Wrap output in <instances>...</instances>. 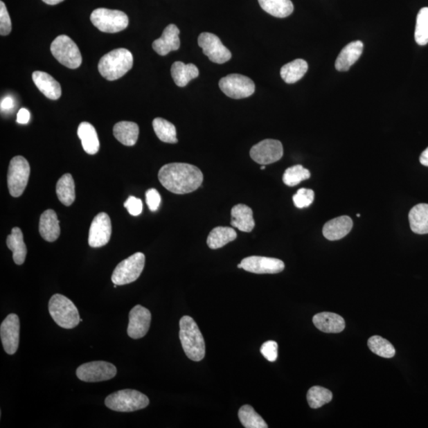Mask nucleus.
<instances>
[{
    "label": "nucleus",
    "mask_w": 428,
    "mask_h": 428,
    "mask_svg": "<svg viewBox=\"0 0 428 428\" xmlns=\"http://www.w3.org/2000/svg\"><path fill=\"white\" fill-rule=\"evenodd\" d=\"M161 184L175 195L191 193L199 189L203 174L196 166L185 163H172L163 166L158 173Z\"/></svg>",
    "instance_id": "f257e3e1"
},
{
    "label": "nucleus",
    "mask_w": 428,
    "mask_h": 428,
    "mask_svg": "<svg viewBox=\"0 0 428 428\" xmlns=\"http://www.w3.org/2000/svg\"><path fill=\"white\" fill-rule=\"evenodd\" d=\"M179 328V339L186 355L195 362L204 359L205 340L193 318L189 316L181 318Z\"/></svg>",
    "instance_id": "f03ea898"
},
{
    "label": "nucleus",
    "mask_w": 428,
    "mask_h": 428,
    "mask_svg": "<svg viewBox=\"0 0 428 428\" xmlns=\"http://www.w3.org/2000/svg\"><path fill=\"white\" fill-rule=\"evenodd\" d=\"M134 57L128 49L121 48L108 53L100 59L98 69L102 78L109 81L122 78L133 68Z\"/></svg>",
    "instance_id": "7ed1b4c3"
},
{
    "label": "nucleus",
    "mask_w": 428,
    "mask_h": 428,
    "mask_svg": "<svg viewBox=\"0 0 428 428\" xmlns=\"http://www.w3.org/2000/svg\"><path fill=\"white\" fill-rule=\"evenodd\" d=\"M48 311L53 320L63 328H74L80 322L78 309L73 301L62 294L53 296L49 300Z\"/></svg>",
    "instance_id": "20e7f679"
},
{
    "label": "nucleus",
    "mask_w": 428,
    "mask_h": 428,
    "mask_svg": "<svg viewBox=\"0 0 428 428\" xmlns=\"http://www.w3.org/2000/svg\"><path fill=\"white\" fill-rule=\"evenodd\" d=\"M105 404L113 411L131 413L145 409L150 404V399L146 395L134 389H123L109 395L105 400Z\"/></svg>",
    "instance_id": "39448f33"
},
{
    "label": "nucleus",
    "mask_w": 428,
    "mask_h": 428,
    "mask_svg": "<svg viewBox=\"0 0 428 428\" xmlns=\"http://www.w3.org/2000/svg\"><path fill=\"white\" fill-rule=\"evenodd\" d=\"M91 21L96 28L104 33L114 34L127 28L129 18L121 10L98 8L91 15Z\"/></svg>",
    "instance_id": "423d86ee"
},
{
    "label": "nucleus",
    "mask_w": 428,
    "mask_h": 428,
    "mask_svg": "<svg viewBox=\"0 0 428 428\" xmlns=\"http://www.w3.org/2000/svg\"><path fill=\"white\" fill-rule=\"evenodd\" d=\"M53 56L58 62L71 69H78L82 64V56L76 44L67 35H60L51 46Z\"/></svg>",
    "instance_id": "0eeeda50"
},
{
    "label": "nucleus",
    "mask_w": 428,
    "mask_h": 428,
    "mask_svg": "<svg viewBox=\"0 0 428 428\" xmlns=\"http://www.w3.org/2000/svg\"><path fill=\"white\" fill-rule=\"evenodd\" d=\"M145 263V256L141 252H136L121 262L113 272V283L123 285L135 282L144 270Z\"/></svg>",
    "instance_id": "6e6552de"
},
{
    "label": "nucleus",
    "mask_w": 428,
    "mask_h": 428,
    "mask_svg": "<svg viewBox=\"0 0 428 428\" xmlns=\"http://www.w3.org/2000/svg\"><path fill=\"white\" fill-rule=\"evenodd\" d=\"M30 167L24 157H15L9 164L8 185L10 195L14 197L24 194L28 184Z\"/></svg>",
    "instance_id": "1a4fd4ad"
},
{
    "label": "nucleus",
    "mask_w": 428,
    "mask_h": 428,
    "mask_svg": "<svg viewBox=\"0 0 428 428\" xmlns=\"http://www.w3.org/2000/svg\"><path fill=\"white\" fill-rule=\"evenodd\" d=\"M220 89L229 98L234 100L248 98L254 94V82L240 74H230L219 82Z\"/></svg>",
    "instance_id": "9d476101"
},
{
    "label": "nucleus",
    "mask_w": 428,
    "mask_h": 428,
    "mask_svg": "<svg viewBox=\"0 0 428 428\" xmlns=\"http://www.w3.org/2000/svg\"><path fill=\"white\" fill-rule=\"evenodd\" d=\"M116 375V367L104 361L90 362L81 365L76 370V375L79 380L85 382L108 381Z\"/></svg>",
    "instance_id": "9b49d317"
},
{
    "label": "nucleus",
    "mask_w": 428,
    "mask_h": 428,
    "mask_svg": "<svg viewBox=\"0 0 428 428\" xmlns=\"http://www.w3.org/2000/svg\"><path fill=\"white\" fill-rule=\"evenodd\" d=\"M250 156L261 166H268L281 160L283 157L282 143L277 140L266 139L251 148Z\"/></svg>",
    "instance_id": "f8f14e48"
},
{
    "label": "nucleus",
    "mask_w": 428,
    "mask_h": 428,
    "mask_svg": "<svg viewBox=\"0 0 428 428\" xmlns=\"http://www.w3.org/2000/svg\"><path fill=\"white\" fill-rule=\"evenodd\" d=\"M199 46L203 53L216 64H224L232 57V53L224 46L217 35L211 33H202L199 37Z\"/></svg>",
    "instance_id": "ddd939ff"
},
{
    "label": "nucleus",
    "mask_w": 428,
    "mask_h": 428,
    "mask_svg": "<svg viewBox=\"0 0 428 428\" xmlns=\"http://www.w3.org/2000/svg\"><path fill=\"white\" fill-rule=\"evenodd\" d=\"M111 218L106 213L97 214L91 224L89 244L91 248H101L108 244L112 238Z\"/></svg>",
    "instance_id": "4468645a"
},
{
    "label": "nucleus",
    "mask_w": 428,
    "mask_h": 428,
    "mask_svg": "<svg viewBox=\"0 0 428 428\" xmlns=\"http://www.w3.org/2000/svg\"><path fill=\"white\" fill-rule=\"evenodd\" d=\"M20 321L17 315L12 314L6 317L0 326V337L3 349L8 355H14L19 345Z\"/></svg>",
    "instance_id": "2eb2a0df"
},
{
    "label": "nucleus",
    "mask_w": 428,
    "mask_h": 428,
    "mask_svg": "<svg viewBox=\"0 0 428 428\" xmlns=\"http://www.w3.org/2000/svg\"><path fill=\"white\" fill-rule=\"evenodd\" d=\"M241 269L254 274H278L285 269V263L276 258L249 256L240 262Z\"/></svg>",
    "instance_id": "dca6fc26"
},
{
    "label": "nucleus",
    "mask_w": 428,
    "mask_h": 428,
    "mask_svg": "<svg viewBox=\"0 0 428 428\" xmlns=\"http://www.w3.org/2000/svg\"><path fill=\"white\" fill-rule=\"evenodd\" d=\"M152 319L149 310L140 305L134 307L130 312V322L127 329L129 337L139 339L145 337L150 330Z\"/></svg>",
    "instance_id": "f3484780"
},
{
    "label": "nucleus",
    "mask_w": 428,
    "mask_h": 428,
    "mask_svg": "<svg viewBox=\"0 0 428 428\" xmlns=\"http://www.w3.org/2000/svg\"><path fill=\"white\" fill-rule=\"evenodd\" d=\"M179 30L174 24L164 29L162 36L152 43V48L161 56H166L172 51H177L180 47Z\"/></svg>",
    "instance_id": "a211bd4d"
},
{
    "label": "nucleus",
    "mask_w": 428,
    "mask_h": 428,
    "mask_svg": "<svg viewBox=\"0 0 428 428\" xmlns=\"http://www.w3.org/2000/svg\"><path fill=\"white\" fill-rule=\"evenodd\" d=\"M353 221L348 216H341L328 221L323 227V235L329 240L345 238L353 229Z\"/></svg>",
    "instance_id": "6ab92c4d"
},
{
    "label": "nucleus",
    "mask_w": 428,
    "mask_h": 428,
    "mask_svg": "<svg viewBox=\"0 0 428 428\" xmlns=\"http://www.w3.org/2000/svg\"><path fill=\"white\" fill-rule=\"evenodd\" d=\"M32 78L37 89L49 100H57L62 96V87L51 75L37 71L33 73Z\"/></svg>",
    "instance_id": "aec40b11"
},
{
    "label": "nucleus",
    "mask_w": 428,
    "mask_h": 428,
    "mask_svg": "<svg viewBox=\"0 0 428 428\" xmlns=\"http://www.w3.org/2000/svg\"><path fill=\"white\" fill-rule=\"evenodd\" d=\"M364 51V43L355 41L346 46L339 53L336 60V69L339 71H347L357 60L359 59Z\"/></svg>",
    "instance_id": "412c9836"
},
{
    "label": "nucleus",
    "mask_w": 428,
    "mask_h": 428,
    "mask_svg": "<svg viewBox=\"0 0 428 428\" xmlns=\"http://www.w3.org/2000/svg\"><path fill=\"white\" fill-rule=\"evenodd\" d=\"M312 322L316 328L326 333L341 332L346 326L344 318L334 312H321L312 318Z\"/></svg>",
    "instance_id": "4be33fe9"
},
{
    "label": "nucleus",
    "mask_w": 428,
    "mask_h": 428,
    "mask_svg": "<svg viewBox=\"0 0 428 428\" xmlns=\"http://www.w3.org/2000/svg\"><path fill=\"white\" fill-rule=\"evenodd\" d=\"M231 226L237 228L241 232L251 233L254 229L256 223L253 218V211L244 204H238L232 208Z\"/></svg>",
    "instance_id": "5701e85b"
},
{
    "label": "nucleus",
    "mask_w": 428,
    "mask_h": 428,
    "mask_svg": "<svg viewBox=\"0 0 428 428\" xmlns=\"http://www.w3.org/2000/svg\"><path fill=\"white\" fill-rule=\"evenodd\" d=\"M39 232L42 238L48 242H54L59 238L60 228L56 212L48 210L42 214Z\"/></svg>",
    "instance_id": "b1692460"
},
{
    "label": "nucleus",
    "mask_w": 428,
    "mask_h": 428,
    "mask_svg": "<svg viewBox=\"0 0 428 428\" xmlns=\"http://www.w3.org/2000/svg\"><path fill=\"white\" fill-rule=\"evenodd\" d=\"M84 150L89 155H95L100 150V141L97 132L89 123L80 124L78 131Z\"/></svg>",
    "instance_id": "393cba45"
},
{
    "label": "nucleus",
    "mask_w": 428,
    "mask_h": 428,
    "mask_svg": "<svg viewBox=\"0 0 428 428\" xmlns=\"http://www.w3.org/2000/svg\"><path fill=\"white\" fill-rule=\"evenodd\" d=\"M171 73L175 84L184 87L199 75V71L193 64L177 62L172 66Z\"/></svg>",
    "instance_id": "a878e982"
},
{
    "label": "nucleus",
    "mask_w": 428,
    "mask_h": 428,
    "mask_svg": "<svg viewBox=\"0 0 428 428\" xmlns=\"http://www.w3.org/2000/svg\"><path fill=\"white\" fill-rule=\"evenodd\" d=\"M410 228L416 234L428 233V204H420L411 208L409 214Z\"/></svg>",
    "instance_id": "bb28decb"
},
{
    "label": "nucleus",
    "mask_w": 428,
    "mask_h": 428,
    "mask_svg": "<svg viewBox=\"0 0 428 428\" xmlns=\"http://www.w3.org/2000/svg\"><path fill=\"white\" fill-rule=\"evenodd\" d=\"M114 136L125 146H134L139 136V127L132 122H120L114 126Z\"/></svg>",
    "instance_id": "cd10ccee"
},
{
    "label": "nucleus",
    "mask_w": 428,
    "mask_h": 428,
    "mask_svg": "<svg viewBox=\"0 0 428 428\" xmlns=\"http://www.w3.org/2000/svg\"><path fill=\"white\" fill-rule=\"evenodd\" d=\"M7 245L13 251V260L17 265H24L27 254L26 246L24 240V234L18 227L12 230V234L7 238Z\"/></svg>",
    "instance_id": "c85d7f7f"
},
{
    "label": "nucleus",
    "mask_w": 428,
    "mask_h": 428,
    "mask_svg": "<svg viewBox=\"0 0 428 428\" xmlns=\"http://www.w3.org/2000/svg\"><path fill=\"white\" fill-rule=\"evenodd\" d=\"M309 66L305 60L297 59L283 66L280 74L287 84H294L299 81L308 71Z\"/></svg>",
    "instance_id": "c756f323"
},
{
    "label": "nucleus",
    "mask_w": 428,
    "mask_h": 428,
    "mask_svg": "<svg viewBox=\"0 0 428 428\" xmlns=\"http://www.w3.org/2000/svg\"><path fill=\"white\" fill-rule=\"evenodd\" d=\"M238 234L234 229L230 227L218 226L214 228L206 240L208 248L218 249L232 242L237 238Z\"/></svg>",
    "instance_id": "7c9ffc66"
},
{
    "label": "nucleus",
    "mask_w": 428,
    "mask_h": 428,
    "mask_svg": "<svg viewBox=\"0 0 428 428\" xmlns=\"http://www.w3.org/2000/svg\"><path fill=\"white\" fill-rule=\"evenodd\" d=\"M265 12L274 17L287 18L294 12L292 0H258Z\"/></svg>",
    "instance_id": "2f4dec72"
},
{
    "label": "nucleus",
    "mask_w": 428,
    "mask_h": 428,
    "mask_svg": "<svg viewBox=\"0 0 428 428\" xmlns=\"http://www.w3.org/2000/svg\"><path fill=\"white\" fill-rule=\"evenodd\" d=\"M56 192L60 202L69 206L75 199V183L70 174H65L58 180Z\"/></svg>",
    "instance_id": "473e14b6"
},
{
    "label": "nucleus",
    "mask_w": 428,
    "mask_h": 428,
    "mask_svg": "<svg viewBox=\"0 0 428 428\" xmlns=\"http://www.w3.org/2000/svg\"><path fill=\"white\" fill-rule=\"evenodd\" d=\"M152 126L158 139L161 141L169 144H177L178 142L177 129L172 123L166 119L157 118L153 120Z\"/></svg>",
    "instance_id": "72a5a7b5"
},
{
    "label": "nucleus",
    "mask_w": 428,
    "mask_h": 428,
    "mask_svg": "<svg viewBox=\"0 0 428 428\" xmlns=\"http://www.w3.org/2000/svg\"><path fill=\"white\" fill-rule=\"evenodd\" d=\"M238 416L245 428H267V422L251 405L245 404L239 410Z\"/></svg>",
    "instance_id": "f704fd0d"
},
{
    "label": "nucleus",
    "mask_w": 428,
    "mask_h": 428,
    "mask_svg": "<svg viewBox=\"0 0 428 428\" xmlns=\"http://www.w3.org/2000/svg\"><path fill=\"white\" fill-rule=\"evenodd\" d=\"M332 400V392L321 386L312 387L307 393V400L312 409H319L331 402Z\"/></svg>",
    "instance_id": "c9c22d12"
},
{
    "label": "nucleus",
    "mask_w": 428,
    "mask_h": 428,
    "mask_svg": "<svg viewBox=\"0 0 428 428\" xmlns=\"http://www.w3.org/2000/svg\"><path fill=\"white\" fill-rule=\"evenodd\" d=\"M368 347L373 353L383 358L391 359L396 353L393 344L380 336H374L368 340Z\"/></svg>",
    "instance_id": "e433bc0d"
},
{
    "label": "nucleus",
    "mask_w": 428,
    "mask_h": 428,
    "mask_svg": "<svg viewBox=\"0 0 428 428\" xmlns=\"http://www.w3.org/2000/svg\"><path fill=\"white\" fill-rule=\"evenodd\" d=\"M415 40L422 46L428 43V8H422L417 15Z\"/></svg>",
    "instance_id": "4c0bfd02"
},
{
    "label": "nucleus",
    "mask_w": 428,
    "mask_h": 428,
    "mask_svg": "<svg viewBox=\"0 0 428 428\" xmlns=\"http://www.w3.org/2000/svg\"><path fill=\"white\" fill-rule=\"evenodd\" d=\"M311 177L308 169L303 166H295L285 170L283 175V183L288 186H295Z\"/></svg>",
    "instance_id": "58836bf2"
},
{
    "label": "nucleus",
    "mask_w": 428,
    "mask_h": 428,
    "mask_svg": "<svg viewBox=\"0 0 428 428\" xmlns=\"http://www.w3.org/2000/svg\"><path fill=\"white\" fill-rule=\"evenodd\" d=\"M314 190L301 188L293 197L294 204L298 208L309 207L314 202Z\"/></svg>",
    "instance_id": "ea45409f"
},
{
    "label": "nucleus",
    "mask_w": 428,
    "mask_h": 428,
    "mask_svg": "<svg viewBox=\"0 0 428 428\" xmlns=\"http://www.w3.org/2000/svg\"><path fill=\"white\" fill-rule=\"evenodd\" d=\"M12 20L6 8V5L0 2V35L7 36L12 32Z\"/></svg>",
    "instance_id": "a19ab883"
},
{
    "label": "nucleus",
    "mask_w": 428,
    "mask_h": 428,
    "mask_svg": "<svg viewBox=\"0 0 428 428\" xmlns=\"http://www.w3.org/2000/svg\"><path fill=\"white\" fill-rule=\"evenodd\" d=\"M278 344L273 340H269L262 345L260 348L261 354L269 362H274L278 359Z\"/></svg>",
    "instance_id": "79ce46f5"
},
{
    "label": "nucleus",
    "mask_w": 428,
    "mask_h": 428,
    "mask_svg": "<svg viewBox=\"0 0 428 428\" xmlns=\"http://www.w3.org/2000/svg\"><path fill=\"white\" fill-rule=\"evenodd\" d=\"M124 206L132 216H139L143 211V203L140 199L130 196L124 203Z\"/></svg>",
    "instance_id": "37998d69"
},
{
    "label": "nucleus",
    "mask_w": 428,
    "mask_h": 428,
    "mask_svg": "<svg viewBox=\"0 0 428 428\" xmlns=\"http://www.w3.org/2000/svg\"><path fill=\"white\" fill-rule=\"evenodd\" d=\"M146 203L152 212H155L161 206V197L156 189H150L146 191Z\"/></svg>",
    "instance_id": "c03bdc74"
},
{
    "label": "nucleus",
    "mask_w": 428,
    "mask_h": 428,
    "mask_svg": "<svg viewBox=\"0 0 428 428\" xmlns=\"http://www.w3.org/2000/svg\"><path fill=\"white\" fill-rule=\"evenodd\" d=\"M30 114L28 109L21 108L17 114L19 124H27L30 122Z\"/></svg>",
    "instance_id": "a18cd8bd"
},
{
    "label": "nucleus",
    "mask_w": 428,
    "mask_h": 428,
    "mask_svg": "<svg viewBox=\"0 0 428 428\" xmlns=\"http://www.w3.org/2000/svg\"><path fill=\"white\" fill-rule=\"evenodd\" d=\"M1 109L3 112H8L10 111V109H12L15 107V102L13 100V98L12 97H6L4 98L3 100L1 101Z\"/></svg>",
    "instance_id": "49530a36"
},
{
    "label": "nucleus",
    "mask_w": 428,
    "mask_h": 428,
    "mask_svg": "<svg viewBox=\"0 0 428 428\" xmlns=\"http://www.w3.org/2000/svg\"><path fill=\"white\" fill-rule=\"evenodd\" d=\"M420 162L422 166L428 167V147L424 152H422L420 157Z\"/></svg>",
    "instance_id": "de8ad7c7"
},
{
    "label": "nucleus",
    "mask_w": 428,
    "mask_h": 428,
    "mask_svg": "<svg viewBox=\"0 0 428 428\" xmlns=\"http://www.w3.org/2000/svg\"><path fill=\"white\" fill-rule=\"evenodd\" d=\"M42 1L48 5H57L64 1V0H42Z\"/></svg>",
    "instance_id": "09e8293b"
},
{
    "label": "nucleus",
    "mask_w": 428,
    "mask_h": 428,
    "mask_svg": "<svg viewBox=\"0 0 428 428\" xmlns=\"http://www.w3.org/2000/svg\"><path fill=\"white\" fill-rule=\"evenodd\" d=\"M266 168V166H261V170H265Z\"/></svg>",
    "instance_id": "8fccbe9b"
},
{
    "label": "nucleus",
    "mask_w": 428,
    "mask_h": 428,
    "mask_svg": "<svg viewBox=\"0 0 428 428\" xmlns=\"http://www.w3.org/2000/svg\"><path fill=\"white\" fill-rule=\"evenodd\" d=\"M357 217H360V214L359 213L357 214Z\"/></svg>",
    "instance_id": "3c124183"
}]
</instances>
